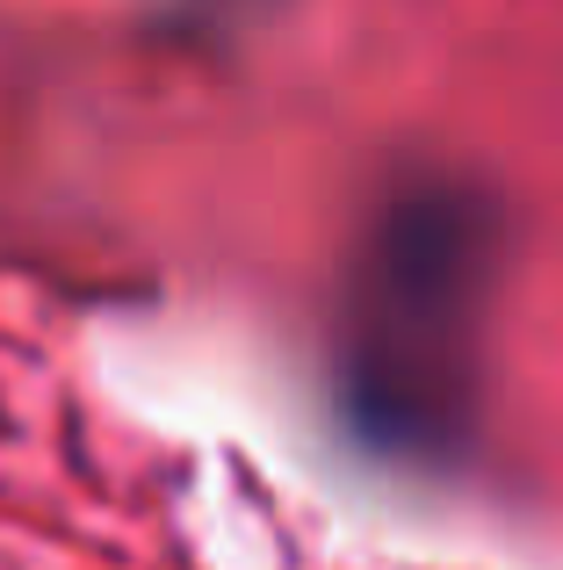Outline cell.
I'll use <instances>...</instances> for the list:
<instances>
[{
  "mask_svg": "<svg viewBox=\"0 0 563 570\" xmlns=\"http://www.w3.org/2000/svg\"><path fill=\"white\" fill-rule=\"evenodd\" d=\"M470 253L477 232L448 203H412L376 232L368 282L354 296V397L368 404L383 433H419L441 426L455 390V354L470 333Z\"/></svg>",
  "mask_w": 563,
  "mask_h": 570,
  "instance_id": "6da1fadb",
  "label": "cell"
}]
</instances>
